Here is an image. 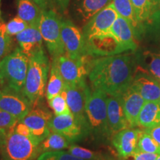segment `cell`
I'll list each match as a JSON object with an SVG mask.
<instances>
[{
	"mask_svg": "<svg viewBox=\"0 0 160 160\" xmlns=\"http://www.w3.org/2000/svg\"><path fill=\"white\" fill-rule=\"evenodd\" d=\"M133 72L128 55L107 56L93 59L90 64L89 81L93 90L108 96L120 95L131 85Z\"/></svg>",
	"mask_w": 160,
	"mask_h": 160,
	"instance_id": "1",
	"label": "cell"
},
{
	"mask_svg": "<svg viewBox=\"0 0 160 160\" xmlns=\"http://www.w3.org/2000/svg\"><path fill=\"white\" fill-rule=\"evenodd\" d=\"M50 63L44 50L29 58L23 93L33 103L42 99L48 79Z\"/></svg>",
	"mask_w": 160,
	"mask_h": 160,
	"instance_id": "2",
	"label": "cell"
},
{
	"mask_svg": "<svg viewBox=\"0 0 160 160\" xmlns=\"http://www.w3.org/2000/svg\"><path fill=\"white\" fill-rule=\"evenodd\" d=\"M29 58L17 48L0 61V81L2 89L8 88L23 93Z\"/></svg>",
	"mask_w": 160,
	"mask_h": 160,
	"instance_id": "3",
	"label": "cell"
},
{
	"mask_svg": "<svg viewBox=\"0 0 160 160\" xmlns=\"http://www.w3.org/2000/svg\"><path fill=\"white\" fill-rule=\"evenodd\" d=\"M108 95L99 90L88 88L85 102V114L89 131L98 135L110 134L107 113Z\"/></svg>",
	"mask_w": 160,
	"mask_h": 160,
	"instance_id": "4",
	"label": "cell"
},
{
	"mask_svg": "<svg viewBox=\"0 0 160 160\" xmlns=\"http://www.w3.org/2000/svg\"><path fill=\"white\" fill-rule=\"evenodd\" d=\"M14 127L8 129L5 145L0 150L2 160H33L39 157V142L19 134Z\"/></svg>",
	"mask_w": 160,
	"mask_h": 160,
	"instance_id": "5",
	"label": "cell"
},
{
	"mask_svg": "<svg viewBox=\"0 0 160 160\" xmlns=\"http://www.w3.org/2000/svg\"><path fill=\"white\" fill-rule=\"evenodd\" d=\"M62 18L54 10L44 11L39 23V29L52 59L65 54L61 36Z\"/></svg>",
	"mask_w": 160,
	"mask_h": 160,
	"instance_id": "6",
	"label": "cell"
},
{
	"mask_svg": "<svg viewBox=\"0 0 160 160\" xmlns=\"http://www.w3.org/2000/svg\"><path fill=\"white\" fill-rule=\"evenodd\" d=\"M61 36L65 55L73 59H82L90 57L87 51L82 30L71 20L62 19Z\"/></svg>",
	"mask_w": 160,
	"mask_h": 160,
	"instance_id": "7",
	"label": "cell"
},
{
	"mask_svg": "<svg viewBox=\"0 0 160 160\" xmlns=\"http://www.w3.org/2000/svg\"><path fill=\"white\" fill-rule=\"evenodd\" d=\"M88 57L82 59H73L64 54L54 58L65 85L80 86L86 85L85 77L88 75L91 61Z\"/></svg>",
	"mask_w": 160,
	"mask_h": 160,
	"instance_id": "8",
	"label": "cell"
},
{
	"mask_svg": "<svg viewBox=\"0 0 160 160\" xmlns=\"http://www.w3.org/2000/svg\"><path fill=\"white\" fill-rule=\"evenodd\" d=\"M39 102L33 104L29 113L20 121L25 124L33 137L42 142L51 133L50 122L53 116L48 109L39 105Z\"/></svg>",
	"mask_w": 160,
	"mask_h": 160,
	"instance_id": "9",
	"label": "cell"
},
{
	"mask_svg": "<svg viewBox=\"0 0 160 160\" xmlns=\"http://www.w3.org/2000/svg\"><path fill=\"white\" fill-rule=\"evenodd\" d=\"M118 16L113 2H111L84 25L82 32L85 40L111 32Z\"/></svg>",
	"mask_w": 160,
	"mask_h": 160,
	"instance_id": "10",
	"label": "cell"
},
{
	"mask_svg": "<svg viewBox=\"0 0 160 160\" xmlns=\"http://www.w3.org/2000/svg\"><path fill=\"white\" fill-rule=\"evenodd\" d=\"M88 88L87 85L80 86L65 85L63 90L72 115L85 132H89L85 114V102Z\"/></svg>",
	"mask_w": 160,
	"mask_h": 160,
	"instance_id": "11",
	"label": "cell"
},
{
	"mask_svg": "<svg viewBox=\"0 0 160 160\" xmlns=\"http://www.w3.org/2000/svg\"><path fill=\"white\" fill-rule=\"evenodd\" d=\"M33 107L31 102L23 93L13 90L0 89V109L11 113L20 121Z\"/></svg>",
	"mask_w": 160,
	"mask_h": 160,
	"instance_id": "12",
	"label": "cell"
},
{
	"mask_svg": "<svg viewBox=\"0 0 160 160\" xmlns=\"http://www.w3.org/2000/svg\"><path fill=\"white\" fill-rule=\"evenodd\" d=\"M131 87L137 91L145 102H160V82L138 66L133 72Z\"/></svg>",
	"mask_w": 160,
	"mask_h": 160,
	"instance_id": "13",
	"label": "cell"
},
{
	"mask_svg": "<svg viewBox=\"0 0 160 160\" xmlns=\"http://www.w3.org/2000/svg\"><path fill=\"white\" fill-rule=\"evenodd\" d=\"M87 51L89 56L117 55L124 51L112 32L97 36L85 40Z\"/></svg>",
	"mask_w": 160,
	"mask_h": 160,
	"instance_id": "14",
	"label": "cell"
},
{
	"mask_svg": "<svg viewBox=\"0 0 160 160\" xmlns=\"http://www.w3.org/2000/svg\"><path fill=\"white\" fill-rule=\"evenodd\" d=\"M107 113L108 124L111 135L113 136L117 132L130 128L124 111L122 94L108 95Z\"/></svg>",
	"mask_w": 160,
	"mask_h": 160,
	"instance_id": "15",
	"label": "cell"
},
{
	"mask_svg": "<svg viewBox=\"0 0 160 160\" xmlns=\"http://www.w3.org/2000/svg\"><path fill=\"white\" fill-rule=\"evenodd\" d=\"M50 129L64 136L71 142L82 139L86 133L71 114L53 116L50 122Z\"/></svg>",
	"mask_w": 160,
	"mask_h": 160,
	"instance_id": "16",
	"label": "cell"
},
{
	"mask_svg": "<svg viewBox=\"0 0 160 160\" xmlns=\"http://www.w3.org/2000/svg\"><path fill=\"white\" fill-rule=\"evenodd\" d=\"M142 131L139 128H128L122 130L113 135L112 143L118 154L125 159L137 149V144Z\"/></svg>",
	"mask_w": 160,
	"mask_h": 160,
	"instance_id": "17",
	"label": "cell"
},
{
	"mask_svg": "<svg viewBox=\"0 0 160 160\" xmlns=\"http://www.w3.org/2000/svg\"><path fill=\"white\" fill-rule=\"evenodd\" d=\"M16 39L20 49L28 58L44 50L43 39L39 25H30L16 36Z\"/></svg>",
	"mask_w": 160,
	"mask_h": 160,
	"instance_id": "18",
	"label": "cell"
},
{
	"mask_svg": "<svg viewBox=\"0 0 160 160\" xmlns=\"http://www.w3.org/2000/svg\"><path fill=\"white\" fill-rule=\"evenodd\" d=\"M122 100L126 119L128 122L130 128L137 127L138 126V117L145 103V100L137 91L132 88L131 85L122 93Z\"/></svg>",
	"mask_w": 160,
	"mask_h": 160,
	"instance_id": "19",
	"label": "cell"
},
{
	"mask_svg": "<svg viewBox=\"0 0 160 160\" xmlns=\"http://www.w3.org/2000/svg\"><path fill=\"white\" fill-rule=\"evenodd\" d=\"M111 0H72L71 11L80 22L86 23Z\"/></svg>",
	"mask_w": 160,
	"mask_h": 160,
	"instance_id": "20",
	"label": "cell"
},
{
	"mask_svg": "<svg viewBox=\"0 0 160 160\" xmlns=\"http://www.w3.org/2000/svg\"><path fill=\"white\" fill-rule=\"evenodd\" d=\"M111 32L122 48L124 52L136 51L137 44L135 32L131 24L121 16H118L111 28Z\"/></svg>",
	"mask_w": 160,
	"mask_h": 160,
	"instance_id": "21",
	"label": "cell"
},
{
	"mask_svg": "<svg viewBox=\"0 0 160 160\" xmlns=\"http://www.w3.org/2000/svg\"><path fill=\"white\" fill-rule=\"evenodd\" d=\"M138 126L150 128L160 125V102H145L138 117Z\"/></svg>",
	"mask_w": 160,
	"mask_h": 160,
	"instance_id": "22",
	"label": "cell"
},
{
	"mask_svg": "<svg viewBox=\"0 0 160 160\" xmlns=\"http://www.w3.org/2000/svg\"><path fill=\"white\" fill-rule=\"evenodd\" d=\"M43 11L32 0H17V16L30 25H39Z\"/></svg>",
	"mask_w": 160,
	"mask_h": 160,
	"instance_id": "23",
	"label": "cell"
},
{
	"mask_svg": "<svg viewBox=\"0 0 160 160\" xmlns=\"http://www.w3.org/2000/svg\"><path fill=\"white\" fill-rule=\"evenodd\" d=\"M65 88V82L58 68L57 60L53 59L51 64L50 75L45 89V96L48 101L61 94Z\"/></svg>",
	"mask_w": 160,
	"mask_h": 160,
	"instance_id": "24",
	"label": "cell"
},
{
	"mask_svg": "<svg viewBox=\"0 0 160 160\" xmlns=\"http://www.w3.org/2000/svg\"><path fill=\"white\" fill-rule=\"evenodd\" d=\"M138 67L160 82V53L145 51Z\"/></svg>",
	"mask_w": 160,
	"mask_h": 160,
	"instance_id": "25",
	"label": "cell"
},
{
	"mask_svg": "<svg viewBox=\"0 0 160 160\" xmlns=\"http://www.w3.org/2000/svg\"><path fill=\"white\" fill-rule=\"evenodd\" d=\"M118 14L125 18L131 24L137 34L141 29V23L138 21L131 0H111Z\"/></svg>",
	"mask_w": 160,
	"mask_h": 160,
	"instance_id": "26",
	"label": "cell"
},
{
	"mask_svg": "<svg viewBox=\"0 0 160 160\" xmlns=\"http://www.w3.org/2000/svg\"><path fill=\"white\" fill-rule=\"evenodd\" d=\"M70 143L71 142L64 136L51 131L50 134L40 143L39 153L41 154L45 152L58 151L68 149L71 145Z\"/></svg>",
	"mask_w": 160,
	"mask_h": 160,
	"instance_id": "27",
	"label": "cell"
},
{
	"mask_svg": "<svg viewBox=\"0 0 160 160\" xmlns=\"http://www.w3.org/2000/svg\"><path fill=\"white\" fill-rule=\"evenodd\" d=\"M137 150L145 153L160 154V146L159 144L145 131H142V133L140 135Z\"/></svg>",
	"mask_w": 160,
	"mask_h": 160,
	"instance_id": "28",
	"label": "cell"
},
{
	"mask_svg": "<svg viewBox=\"0 0 160 160\" xmlns=\"http://www.w3.org/2000/svg\"><path fill=\"white\" fill-rule=\"evenodd\" d=\"M136 16L140 23L149 20L152 13V8L150 0H131Z\"/></svg>",
	"mask_w": 160,
	"mask_h": 160,
	"instance_id": "29",
	"label": "cell"
},
{
	"mask_svg": "<svg viewBox=\"0 0 160 160\" xmlns=\"http://www.w3.org/2000/svg\"><path fill=\"white\" fill-rule=\"evenodd\" d=\"M12 48L11 36L8 33L7 25L0 20V61L11 53Z\"/></svg>",
	"mask_w": 160,
	"mask_h": 160,
	"instance_id": "30",
	"label": "cell"
},
{
	"mask_svg": "<svg viewBox=\"0 0 160 160\" xmlns=\"http://www.w3.org/2000/svg\"><path fill=\"white\" fill-rule=\"evenodd\" d=\"M48 105L50 108L53 110V113L56 116L72 115L67 101H66L65 93L64 91L62 92L61 94L56 96L55 97L48 100Z\"/></svg>",
	"mask_w": 160,
	"mask_h": 160,
	"instance_id": "31",
	"label": "cell"
},
{
	"mask_svg": "<svg viewBox=\"0 0 160 160\" xmlns=\"http://www.w3.org/2000/svg\"><path fill=\"white\" fill-rule=\"evenodd\" d=\"M70 153L85 160H102L103 157L97 152L77 145H71L68 148Z\"/></svg>",
	"mask_w": 160,
	"mask_h": 160,
	"instance_id": "32",
	"label": "cell"
},
{
	"mask_svg": "<svg viewBox=\"0 0 160 160\" xmlns=\"http://www.w3.org/2000/svg\"><path fill=\"white\" fill-rule=\"evenodd\" d=\"M37 160H85L73 156L68 151H58L45 152L41 153L37 158Z\"/></svg>",
	"mask_w": 160,
	"mask_h": 160,
	"instance_id": "33",
	"label": "cell"
},
{
	"mask_svg": "<svg viewBox=\"0 0 160 160\" xmlns=\"http://www.w3.org/2000/svg\"><path fill=\"white\" fill-rule=\"evenodd\" d=\"M7 31L8 33L11 36H17L19 33L22 32L27 28H28L30 25L21 18L16 17L13 18L7 24Z\"/></svg>",
	"mask_w": 160,
	"mask_h": 160,
	"instance_id": "34",
	"label": "cell"
},
{
	"mask_svg": "<svg viewBox=\"0 0 160 160\" xmlns=\"http://www.w3.org/2000/svg\"><path fill=\"white\" fill-rule=\"evenodd\" d=\"M18 122L19 120L11 113L0 109V128L9 129L14 127Z\"/></svg>",
	"mask_w": 160,
	"mask_h": 160,
	"instance_id": "35",
	"label": "cell"
},
{
	"mask_svg": "<svg viewBox=\"0 0 160 160\" xmlns=\"http://www.w3.org/2000/svg\"><path fill=\"white\" fill-rule=\"evenodd\" d=\"M158 154L156 153H145L137 150L133 154L125 159V160H156Z\"/></svg>",
	"mask_w": 160,
	"mask_h": 160,
	"instance_id": "36",
	"label": "cell"
},
{
	"mask_svg": "<svg viewBox=\"0 0 160 160\" xmlns=\"http://www.w3.org/2000/svg\"><path fill=\"white\" fill-rule=\"evenodd\" d=\"M14 130L16 132H17V133H19V134L25 136V137H28L30 138H33V139H36V138L33 136V134L31 133V130L29 129V128L25 124H24L22 122H21V121L18 122L17 125H15Z\"/></svg>",
	"mask_w": 160,
	"mask_h": 160,
	"instance_id": "37",
	"label": "cell"
},
{
	"mask_svg": "<svg viewBox=\"0 0 160 160\" xmlns=\"http://www.w3.org/2000/svg\"><path fill=\"white\" fill-rule=\"evenodd\" d=\"M43 11L54 10L56 8L53 0H32Z\"/></svg>",
	"mask_w": 160,
	"mask_h": 160,
	"instance_id": "38",
	"label": "cell"
},
{
	"mask_svg": "<svg viewBox=\"0 0 160 160\" xmlns=\"http://www.w3.org/2000/svg\"><path fill=\"white\" fill-rule=\"evenodd\" d=\"M149 20L153 28L160 33V8L156 10L151 13Z\"/></svg>",
	"mask_w": 160,
	"mask_h": 160,
	"instance_id": "39",
	"label": "cell"
},
{
	"mask_svg": "<svg viewBox=\"0 0 160 160\" xmlns=\"http://www.w3.org/2000/svg\"><path fill=\"white\" fill-rule=\"evenodd\" d=\"M144 131L149 133L160 146V125L150 128H145Z\"/></svg>",
	"mask_w": 160,
	"mask_h": 160,
	"instance_id": "40",
	"label": "cell"
},
{
	"mask_svg": "<svg viewBox=\"0 0 160 160\" xmlns=\"http://www.w3.org/2000/svg\"><path fill=\"white\" fill-rule=\"evenodd\" d=\"M71 1V0H53L56 8L61 13H63L68 9Z\"/></svg>",
	"mask_w": 160,
	"mask_h": 160,
	"instance_id": "41",
	"label": "cell"
},
{
	"mask_svg": "<svg viewBox=\"0 0 160 160\" xmlns=\"http://www.w3.org/2000/svg\"><path fill=\"white\" fill-rule=\"evenodd\" d=\"M8 129L0 128V150L5 145L8 137Z\"/></svg>",
	"mask_w": 160,
	"mask_h": 160,
	"instance_id": "42",
	"label": "cell"
},
{
	"mask_svg": "<svg viewBox=\"0 0 160 160\" xmlns=\"http://www.w3.org/2000/svg\"><path fill=\"white\" fill-rule=\"evenodd\" d=\"M151 4L152 13L156 10L160 8V0H150Z\"/></svg>",
	"mask_w": 160,
	"mask_h": 160,
	"instance_id": "43",
	"label": "cell"
},
{
	"mask_svg": "<svg viewBox=\"0 0 160 160\" xmlns=\"http://www.w3.org/2000/svg\"><path fill=\"white\" fill-rule=\"evenodd\" d=\"M0 6H1V0H0ZM0 19H1V7H0Z\"/></svg>",
	"mask_w": 160,
	"mask_h": 160,
	"instance_id": "44",
	"label": "cell"
},
{
	"mask_svg": "<svg viewBox=\"0 0 160 160\" xmlns=\"http://www.w3.org/2000/svg\"><path fill=\"white\" fill-rule=\"evenodd\" d=\"M156 160H160V154L158 155V157H157V159H156Z\"/></svg>",
	"mask_w": 160,
	"mask_h": 160,
	"instance_id": "45",
	"label": "cell"
},
{
	"mask_svg": "<svg viewBox=\"0 0 160 160\" xmlns=\"http://www.w3.org/2000/svg\"><path fill=\"white\" fill-rule=\"evenodd\" d=\"M0 89H2V83H1V81H0Z\"/></svg>",
	"mask_w": 160,
	"mask_h": 160,
	"instance_id": "46",
	"label": "cell"
},
{
	"mask_svg": "<svg viewBox=\"0 0 160 160\" xmlns=\"http://www.w3.org/2000/svg\"><path fill=\"white\" fill-rule=\"evenodd\" d=\"M0 20H1V19H0Z\"/></svg>",
	"mask_w": 160,
	"mask_h": 160,
	"instance_id": "47",
	"label": "cell"
}]
</instances>
